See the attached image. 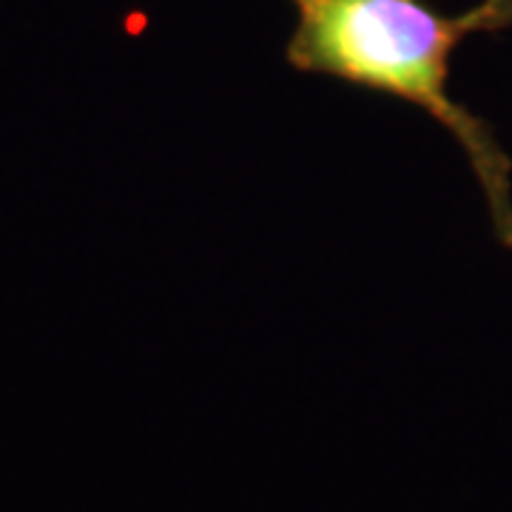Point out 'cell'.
<instances>
[{
    "label": "cell",
    "mask_w": 512,
    "mask_h": 512,
    "mask_svg": "<svg viewBox=\"0 0 512 512\" xmlns=\"http://www.w3.org/2000/svg\"><path fill=\"white\" fill-rule=\"evenodd\" d=\"M296 12L288 66L382 94L430 114L456 140L487 202L495 239L512 251V157L493 126L450 94L456 49L512 29V0L441 15L427 0H288Z\"/></svg>",
    "instance_id": "1"
}]
</instances>
